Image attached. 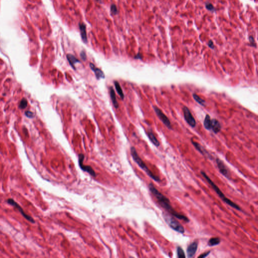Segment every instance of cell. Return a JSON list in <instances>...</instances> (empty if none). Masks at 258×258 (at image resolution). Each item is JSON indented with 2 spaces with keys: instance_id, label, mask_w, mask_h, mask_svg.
<instances>
[{
  "instance_id": "cell-1",
  "label": "cell",
  "mask_w": 258,
  "mask_h": 258,
  "mask_svg": "<svg viewBox=\"0 0 258 258\" xmlns=\"http://www.w3.org/2000/svg\"><path fill=\"white\" fill-rule=\"evenodd\" d=\"M149 188L151 193L153 194V195L156 197L158 203L165 210L167 211L168 213H170V215H172L178 219L186 221V222H188L190 221V220L188 219V218L186 217V216L180 214L175 210V209H173L172 205L170 204V200L167 197L163 195L154 186L152 183H150L149 185Z\"/></svg>"
},
{
  "instance_id": "cell-2",
  "label": "cell",
  "mask_w": 258,
  "mask_h": 258,
  "mask_svg": "<svg viewBox=\"0 0 258 258\" xmlns=\"http://www.w3.org/2000/svg\"><path fill=\"white\" fill-rule=\"evenodd\" d=\"M201 173L202 174V175L204 177V178L207 180V182L210 184V185H211L212 188H213V190L215 191L216 193L219 196L221 199H222L225 203L230 206V207H233L234 209H236L238 210H241V208L239 207V206L236 203H234V202L231 201L230 200L228 199L225 196L224 194L221 191L220 188L216 185L215 183H214V182L211 180V178L206 175V173L205 172L202 171V172H201Z\"/></svg>"
},
{
  "instance_id": "cell-3",
  "label": "cell",
  "mask_w": 258,
  "mask_h": 258,
  "mask_svg": "<svg viewBox=\"0 0 258 258\" xmlns=\"http://www.w3.org/2000/svg\"><path fill=\"white\" fill-rule=\"evenodd\" d=\"M131 154L134 160L136 162V163H137L139 167H140L148 175L149 177H150L155 182H159L160 181V178L156 176L155 175H154L150 170L148 168V167L146 166V165L144 162V161H143L141 159V158L140 157V156H139V155L136 151V149L134 147H132L131 148Z\"/></svg>"
},
{
  "instance_id": "cell-4",
  "label": "cell",
  "mask_w": 258,
  "mask_h": 258,
  "mask_svg": "<svg viewBox=\"0 0 258 258\" xmlns=\"http://www.w3.org/2000/svg\"><path fill=\"white\" fill-rule=\"evenodd\" d=\"M163 219H165V222L170 228H171L173 230L177 231L178 233H180L183 234L185 233V228L183 226L180 224V223L173 218L172 216L167 213H163Z\"/></svg>"
},
{
  "instance_id": "cell-5",
  "label": "cell",
  "mask_w": 258,
  "mask_h": 258,
  "mask_svg": "<svg viewBox=\"0 0 258 258\" xmlns=\"http://www.w3.org/2000/svg\"><path fill=\"white\" fill-rule=\"evenodd\" d=\"M7 202L9 204H10L11 205L13 206L14 207H15L16 208H17L19 212L20 213V214L22 215L24 218H25L26 220L30 221V222L32 223H35V220L33 218L29 216V215H27L25 212H24L23 209H22V207H21L19 205V204L17 203V202H16L13 199H8L7 200Z\"/></svg>"
},
{
  "instance_id": "cell-6",
  "label": "cell",
  "mask_w": 258,
  "mask_h": 258,
  "mask_svg": "<svg viewBox=\"0 0 258 258\" xmlns=\"http://www.w3.org/2000/svg\"><path fill=\"white\" fill-rule=\"evenodd\" d=\"M153 109H154L155 112L156 113L157 117L161 120V122H163L165 126H167V127L168 129L172 130V127L171 123H170V122L169 120L168 117H167L166 115H165L164 113L161 111V109H160L158 107H154Z\"/></svg>"
},
{
  "instance_id": "cell-7",
  "label": "cell",
  "mask_w": 258,
  "mask_h": 258,
  "mask_svg": "<svg viewBox=\"0 0 258 258\" xmlns=\"http://www.w3.org/2000/svg\"><path fill=\"white\" fill-rule=\"evenodd\" d=\"M183 116L185 121L192 127H195L196 122L190 109L187 107H183Z\"/></svg>"
},
{
  "instance_id": "cell-8",
  "label": "cell",
  "mask_w": 258,
  "mask_h": 258,
  "mask_svg": "<svg viewBox=\"0 0 258 258\" xmlns=\"http://www.w3.org/2000/svg\"><path fill=\"white\" fill-rule=\"evenodd\" d=\"M216 163L217 165L218 168L219 169L220 172L224 177H225L226 178L230 179V172H229V170L226 167L225 165L223 163V162L218 158H216Z\"/></svg>"
},
{
  "instance_id": "cell-9",
  "label": "cell",
  "mask_w": 258,
  "mask_h": 258,
  "mask_svg": "<svg viewBox=\"0 0 258 258\" xmlns=\"http://www.w3.org/2000/svg\"><path fill=\"white\" fill-rule=\"evenodd\" d=\"M84 159V155L83 154H80L79 155V165L80 168H81L82 170L89 173L92 177H96V173L91 167L90 166H85L83 165Z\"/></svg>"
},
{
  "instance_id": "cell-10",
  "label": "cell",
  "mask_w": 258,
  "mask_h": 258,
  "mask_svg": "<svg viewBox=\"0 0 258 258\" xmlns=\"http://www.w3.org/2000/svg\"><path fill=\"white\" fill-rule=\"evenodd\" d=\"M198 242L194 241L188 246L187 253L188 258H192L195 256L198 249Z\"/></svg>"
},
{
  "instance_id": "cell-11",
  "label": "cell",
  "mask_w": 258,
  "mask_h": 258,
  "mask_svg": "<svg viewBox=\"0 0 258 258\" xmlns=\"http://www.w3.org/2000/svg\"><path fill=\"white\" fill-rule=\"evenodd\" d=\"M79 27L80 31V34L82 40L85 43H88V38L87 36L86 26L84 23H79Z\"/></svg>"
},
{
  "instance_id": "cell-12",
  "label": "cell",
  "mask_w": 258,
  "mask_h": 258,
  "mask_svg": "<svg viewBox=\"0 0 258 258\" xmlns=\"http://www.w3.org/2000/svg\"><path fill=\"white\" fill-rule=\"evenodd\" d=\"M89 65H90L91 69L93 71V72L95 74V77H96V78L97 79H100L101 78L103 79V78H105L104 73V72L102 71V70L100 69H99V68L96 67L95 65L93 64H92V63H90Z\"/></svg>"
},
{
  "instance_id": "cell-13",
  "label": "cell",
  "mask_w": 258,
  "mask_h": 258,
  "mask_svg": "<svg viewBox=\"0 0 258 258\" xmlns=\"http://www.w3.org/2000/svg\"><path fill=\"white\" fill-rule=\"evenodd\" d=\"M213 132L217 134L220 131L221 126L219 123V121L216 119H213L211 120V129Z\"/></svg>"
},
{
  "instance_id": "cell-14",
  "label": "cell",
  "mask_w": 258,
  "mask_h": 258,
  "mask_svg": "<svg viewBox=\"0 0 258 258\" xmlns=\"http://www.w3.org/2000/svg\"><path fill=\"white\" fill-rule=\"evenodd\" d=\"M67 59H68L69 63L70 64V65L74 69L76 70V68L75 67V64L77 63H80V61L76 58L75 57L74 55L72 54H67Z\"/></svg>"
},
{
  "instance_id": "cell-15",
  "label": "cell",
  "mask_w": 258,
  "mask_h": 258,
  "mask_svg": "<svg viewBox=\"0 0 258 258\" xmlns=\"http://www.w3.org/2000/svg\"><path fill=\"white\" fill-rule=\"evenodd\" d=\"M192 144H193L194 146L195 147V148L197 149V150L199 151V152H200L203 155H205V156H208L209 157V158H210L211 157H212L211 156H210V155H209V153L207 152L206 150H205L203 147H202L201 145L199 144V143H198L195 142H194V141H192Z\"/></svg>"
},
{
  "instance_id": "cell-16",
  "label": "cell",
  "mask_w": 258,
  "mask_h": 258,
  "mask_svg": "<svg viewBox=\"0 0 258 258\" xmlns=\"http://www.w3.org/2000/svg\"><path fill=\"white\" fill-rule=\"evenodd\" d=\"M147 136L149 138L150 141L153 143V144L156 147H159L160 146L159 142L158 141V140L157 139V138L155 136L154 134H153L152 131L151 130L148 131L147 133Z\"/></svg>"
},
{
  "instance_id": "cell-17",
  "label": "cell",
  "mask_w": 258,
  "mask_h": 258,
  "mask_svg": "<svg viewBox=\"0 0 258 258\" xmlns=\"http://www.w3.org/2000/svg\"><path fill=\"white\" fill-rule=\"evenodd\" d=\"M109 92H110V96L111 98V100L112 101V104L114 105V107L116 109H117L119 107V104L117 102V98H116V93L114 90V88L112 87H110L109 89Z\"/></svg>"
},
{
  "instance_id": "cell-18",
  "label": "cell",
  "mask_w": 258,
  "mask_h": 258,
  "mask_svg": "<svg viewBox=\"0 0 258 258\" xmlns=\"http://www.w3.org/2000/svg\"><path fill=\"white\" fill-rule=\"evenodd\" d=\"M204 126L207 130H210L211 129V120L210 117L208 115L206 116L205 118L204 119Z\"/></svg>"
},
{
  "instance_id": "cell-19",
  "label": "cell",
  "mask_w": 258,
  "mask_h": 258,
  "mask_svg": "<svg viewBox=\"0 0 258 258\" xmlns=\"http://www.w3.org/2000/svg\"><path fill=\"white\" fill-rule=\"evenodd\" d=\"M114 84H115V88H116V89L117 90V93L119 94V95L120 96L121 99H124L125 96H124V94L123 93V91H122V89L121 85H120L119 82L117 81H115L114 82Z\"/></svg>"
},
{
  "instance_id": "cell-20",
  "label": "cell",
  "mask_w": 258,
  "mask_h": 258,
  "mask_svg": "<svg viewBox=\"0 0 258 258\" xmlns=\"http://www.w3.org/2000/svg\"><path fill=\"white\" fill-rule=\"evenodd\" d=\"M221 240L219 238H213L209 239L208 242V245L209 246H213L219 245L220 243Z\"/></svg>"
},
{
  "instance_id": "cell-21",
  "label": "cell",
  "mask_w": 258,
  "mask_h": 258,
  "mask_svg": "<svg viewBox=\"0 0 258 258\" xmlns=\"http://www.w3.org/2000/svg\"><path fill=\"white\" fill-rule=\"evenodd\" d=\"M193 96L194 99L196 101H197L200 105H202V106H205V101L203 100V99H202L201 97H200L196 94H193Z\"/></svg>"
},
{
  "instance_id": "cell-22",
  "label": "cell",
  "mask_w": 258,
  "mask_h": 258,
  "mask_svg": "<svg viewBox=\"0 0 258 258\" xmlns=\"http://www.w3.org/2000/svg\"><path fill=\"white\" fill-rule=\"evenodd\" d=\"M177 255L179 258H186L185 254L183 249L180 246H178L177 248Z\"/></svg>"
},
{
  "instance_id": "cell-23",
  "label": "cell",
  "mask_w": 258,
  "mask_h": 258,
  "mask_svg": "<svg viewBox=\"0 0 258 258\" xmlns=\"http://www.w3.org/2000/svg\"><path fill=\"white\" fill-rule=\"evenodd\" d=\"M110 12L113 15H117L119 13V11L117 10V7L115 4H112L110 6Z\"/></svg>"
},
{
  "instance_id": "cell-24",
  "label": "cell",
  "mask_w": 258,
  "mask_h": 258,
  "mask_svg": "<svg viewBox=\"0 0 258 258\" xmlns=\"http://www.w3.org/2000/svg\"><path fill=\"white\" fill-rule=\"evenodd\" d=\"M27 106V101L26 99H22L19 104V107L21 109H24Z\"/></svg>"
},
{
  "instance_id": "cell-25",
  "label": "cell",
  "mask_w": 258,
  "mask_h": 258,
  "mask_svg": "<svg viewBox=\"0 0 258 258\" xmlns=\"http://www.w3.org/2000/svg\"><path fill=\"white\" fill-rule=\"evenodd\" d=\"M206 8H207V9H208V10L210 11H214V7L212 5V4H211L210 3H207L206 4Z\"/></svg>"
},
{
  "instance_id": "cell-26",
  "label": "cell",
  "mask_w": 258,
  "mask_h": 258,
  "mask_svg": "<svg viewBox=\"0 0 258 258\" xmlns=\"http://www.w3.org/2000/svg\"><path fill=\"white\" fill-rule=\"evenodd\" d=\"M80 57L82 59H83V61H86V60L87 59V56L86 54V53H85V51H82L80 53Z\"/></svg>"
},
{
  "instance_id": "cell-27",
  "label": "cell",
  "mask_w": 258,
  "mask_h": 258,
  "mask_svg": "<svg viewBox=\"0 0 258 258\" xmlns=\"http://www.w3.org/2000/svg\"><path fill=\"white\" fill-rule=\"evenodd\" d=\"M25 116L27 117H29V118H32V117H34V114H33V112H30V111L26 112H25Z\"/></svg>"
},
{
  "instance_id": "cell-28",
  "label": "cell",
  "mask_w": 258,
  "mask_h": 258,
  "mask_svg": "<svg viewBox=\"0 0 258 258\" xmlns=\"http://www.w3.org/2000/svg\"><path fill=\"white\" fill-rule=\"evenodd\" d=\"M211 253L210 251H207V252H206V253H204V254H203L202 255H201L199 257V258H204L208 256V255L210 254V253Z\"/></svg>"
},
{
  "instance_id": "cell-29",
  "label": "cell",
  "mask_w": 258,
  "mask_h": 258,
  "mask_svg": "<svg viewBox=\"0 0 258 258\" xmlns=\"http://www.w3.org/2000/svg\"><path fill=\"white\" fill-rule=\"evenodd\" d=\"M208 46H209L210 48H211L212 49H214V44H213V43L212 41H209V43H208Z\"/></svg>"
},
{
  "instance_id": "cell-30",
  "label": "cell",
  "mask_w": 258,
  "mask_h": 258,
  "mask_svg": "<svg viewBox=\"0 0 258 258\" xmlns=\"http://www.w3.org/2000/svg\"><path fill=\"white\" fill-rule=\"evenodd\" d=\"M249 39H250V43H251V44H253V46H254L255 45V46H256V45H255L256 44L255 43V41H254V38L252 36H250Z\"/></svg>"
},
{
  "instance_id": "cell-31",
  "label": "cell",
  "mask_w": 258,
  "mask_h": 258,
  "mask_svg": "<svg viewBox=\"0 0 258 258\" xmlns=\"http://www.w3.org/2000/svg\"><path fill=\"white\" fill-rule=\"evenodd\" d=\"M135 58L136 59H141V54H138L135 57Z\"/></svg>"
},
{
  "instance_id": "cell-32",
  "label": "cell",
  "mask_w": 258,
  "mask_h": 258,
  "mask_svg": "<svg viewBox=\"0 0 258 258\" xmlns=\"http://www.w3.org/2000/svg\"><path fill=\"white\" fill-rule=\"evenodd\" d=\"M96 1H98V2H99V1H101V0H96Z\"/></svg>"
}]
</instances>
